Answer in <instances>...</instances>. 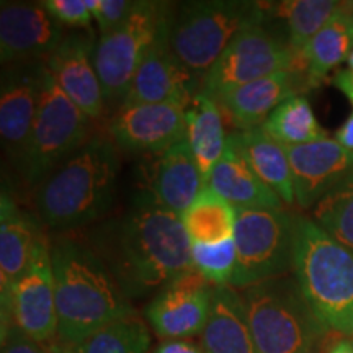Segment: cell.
Returning <instances> with one entry per match:
<instances>
[{
	"mask_svg": "<svg viewBox=\"0 0 353 353\" xmlns=\"http://www.w3.org/2000/svg\"><path fill=\"white\" fill-rule=\"evenodd\" d=\"M95 254L126 296H141L192 270V242L182 216L139 201L95 232Z\"/></svg>",
	"mask_w": 353,
	"mask_h": 353,
	"instance_id": "obj_1",
	"label": "cell"
},
{
	"mask_svg": "<svg viewBox=\"0 0 353 353\" xmlns=\"http://www.w3.org/2000/svg\"><path fill=\"white\" fill-rule=\"evenodd\" d=\"M57 337L79 347L105 325L134 314L107 265L85 242L57 237L51 242Z\"/></svg>",
	"mask_w": 353,
	"mask_h": 353,
	"instance_id": "obj_2",
	"label": "cell"
},
{
	"mask_svg": "<svg viewBox=\"0 0 353 353\" xmlns=\"http://www.w3.org/2000/svg\"><path fill=\"white\" fill-rule=\"evenodd\" d=\"M120 157L107 136H94L39 183V218L56 231L95 223L112 208Z\"/></svg>",
	"mask_w": 353,
	"mask_h": 353,
	"instance_id": "obj_3",
	"label": "cell"
},
{
	"mask_svg": "<svg viewBox=\"0 0 353 353\" xmlns=\"http://www.w3.org/2000/svg\"><path fill=\"white\" fill-rule=\"evenodd\" d=\"M293 270L307 306L325 330L353 337V252L298 218Z\"/></svg>",
	"mask_w": 353,
	"mask_h": 353,
	"instance_id": "obj_4",
	"label": "cell"
},
{
	"mask_svg": "<svg viewBox=\"0 0 353 353\" xmlns=\"http://www.w3.org/2000/svg\"><path fill=\"white\" fill-rule=\"evenodd\" d=\"M262 21L263 8L257 2H187L170 19V48L176 59L203 81L232 39Z\"/></svg>",
	"mask_w": 353,
	"mask_h": 353,
	"instance_id": "obj_5",
	"label": "cell"
},
{
	"mask_svg": "<svg viewBox=\"0 0 353 353\" xmlns=\"http://www.w3.org/2000/svg\"><path fill=\"white\" fill-rule=\"evenodd\" d=\"M242 301L259 353H311L325 330L307 306L298 281L290 278L249 286Z\"/></svg>",
	"mask_w": 353,
	"mask_h": 353,
	"instance_id": "obj_6",
	"label": "cell"
},
{
	"mask_svg": "<svg viewBox=\"0 0 353 353\" xmlns=\"http://www.w3.org/2000/svg\"><path fill=\"white\" fill-rule=\"evenodd\" d=\"M237 265L231 286L245 290L293 268L296 216L283 208H234Z\"/></svg>",
	"mask_w": 353,
	"mask_h": 353,
	"instance_id": "obj_7",
	"label": "cell"
},
{
	"mask_svg": "<svg viewBox=\"0 0 353 353\" xmlns=\"http://www.w3.org/2000/svg\"><path fill=\"white\" fill-rule=\"evenodd\" d=\"M90 118L61 90L46 68L38 113L23 161L25 179L41 183L88 141Z\"/></svg>",
	"mask_w": 353,
	"mask_h": 353,
	"instance_id": "obj_8",
	"label": "cell"
},
{
	"mask_svg": "<svg viewBox=\"0 0 353 353\" xmlns=\"http://www.w3.org/2000/svg\"><path fill=\"white\" fill-rule=\"evenodd\" d=\"M170 19L167 3L138 2L120 26L100 34L95 43L94 65L105 101H123L141 63Z\"/></svg>",
	"mask_w": 353,
	"mask_h": 353,
	"instance_id": "obj_9",
	"label": "cell"
},
{
	"mask_svg": "<svg viewBox=\"0 0 353 353\" xmlns=\"http://www.w3.org/2000/svg\"><path fill=\"white\" fill-rule=\"evenodd\" d=\"M296 56L262 25L237 34L201 81V90L213 99L232 88L272 74L293 70Z\"/></svg>",
	"mask_w": 353,
	"mask_h": 353,
	"instance_id": "obj_10",
	"label": "cell"
},
{
	"mask_svg": "<svg viewBox=\"0 0 353 353\" xmlns=\"http://www.w3.org/2000/svg\"><path fill=\"white\" fill-rule=\"evenodd\" d=\"M12 321L20 330L41 343L57 337V309L51 247L43 239L28 270L2 298V324Z\"/></svg>",
	"mask_w": 353,
	"mask_h": 353,
	"instance_id": "obj_11",
	"label": "cell"
},
{
	"mask_svg": "<svg viewBox=\"0 0 353 353\" xmlns=\"http://www.w3.org/2000/svg\"><path fill=\"white\" fill-rule=\"evenodd\" d=\"M214 286L195 268L174 278L145 307V319L164 341L201 335Z\"/></svg>",
	"mask_w": 353,
	"mask_h": 353,
	"instance_id": "obj_12",
	"label": "cell"
},
{
	"mask_svg": "<svg viewBox=\"0 0 353 353\" xmlns=\"http://www.w3.org/2000/svg\"><path fill=\"white\" fill-rule=\"evenodd\" d=\"M44 61L8 64L0 83V138L8 156L23 165L30 136L38 113Z\"/></svg>",
	"mask_w": 353,
	"mask_h": 353,
	"instance_id": "obj_13",
	"label": "cell"
},
{
	"mask_svg": "<svg viewBox=\"0 0 353 353\" xmlns=\"http://www.w3.org/2000/svg\"><path fill=\"white\" fill-rule=\"evenodd\" d=\"M188 105L185 101L126 105L113 118L110 136L121 151L145 156L164 152L187 139Z\"/></svg>",
	"mask_w": 353,
	"mask_h": 353,
	"instance_id": "obj_14",
	"label": "cell"
},
{
	"mask_svg": "<svg viewBox=\"0 0 353 353\" xmlns=\"http://www.w3.org/2000/svg\"><path fill=\"white\" fill-rule=\"evenodd\" d=\"M64 38V26L41 2H2L0 57L3 64L46 61Z\"/></svg>",
	"mask_w": 353,
	"mask_h": 353,
	"instance_id": "obj_15",
	"label": "cell"
},
{
	"mask_svg": "<svg viewBox=\"0 0 353 353\" xmlns=\"http://www.w3.org/2000/svg\"><path fill=\"white\" fill-rule=\"evenodd\" d=\"M206 187L188 141L149 156L143 176V196L139 201L182 216Z\"/></svg>",
	"mask_w": 353,
	"mask_h": 353,
	"instance_id": "obj_16",
	"label": "cell"
},
{
	"mask_svg": "<svg viewBox=\"0 0 353 353\" xmlns=\"http://www.w3.org/2000/svg\"><path fill=\"white\" fill-rule=\"evenodd\" d=\"M170 23L141 63L132 77L121 107L139 103H165L185 101L190 103L201 90V77L176 59L169 41Z\"/></svg>",
	"mask_w": 353,
	"mask_h": 353,
	"instance_id": "obj_17",
	"label": "cell"
},
{
	"mask_svg": "<svg viewBox=\"0 0 353 353\" xmlns=\"http://www.w3.org/2000/svg\"><path fill=\"white\" fill-rule=\"evenodd\" d=\"M288 154L296 205L307 210L317 205L342 180L353 174V152L335 139L285 148Z\"/></svg>",
	"mask_w": 353,
	"mask_h": 353,
	"instance_id": "obj_18",
	"label": "cell"
},
{
	"mask_svg": "<svg viewBox=\"0 0 353 353\" xmlns=\"http://www.w3.org/2000/svg\"><path fill=\"white\" fill-rule=\"evenodd\" d=\"M92 39L83 34H65L63 43L48 57V70L57 85L90 120L101 117L105 97L94 65Z\"/></svg>",
	"mask_w": 353,
	"mask_h": 353,
	"instance_id": "obj_19",
	"label": "cell"
},
{
	"mask_svg": "<svg viewBox=\"0 0 353 353\" xmlns=\"http://www.w3.org/2000/svg\"><path fill=\"white\" fill-rule=\"evenodd\" d=\"M296 88L293 70H283L232 88L214 100L237 130L249 131L262 126L285 100L296 95Z\"/></svg>",
	"mask_w": 353,
	"mask_h": 353,
	"instance_id": "obj_20",
	"label": "cell"
},
{
	"mask_svg": "<svg viewBox=\"0 0 353 353\" xmlns=\"http://www.w3.org/2000/svg\"><path fill=\"white\" fill-rule=\"evenodd\" d=\"M46 237L39 232L33 218L2 192L0 198V291L10 293L17 280L28 270L38 245Z\"/></svg>",
	"mask_w": 353,
	"mask_h": 353,
	"instance_id": "obj_21",
	"label": "cell"
},
{
	"mask_svg": "<svg viewBox=\"0 0 353 353\" xmlns=\"http://www.w3.org/2000/svg\"><path fill=\"white\" fill-rule=\"evenodd\" d=\"M201 347L205 353H259L242 294L232 286H214Z\"/></svg>",
	"mask_w": 353,
	"mask_h": 353,
	"instance_id": "obj_22",
	"label": "cell"
},
{
	"mask_svg": "<svg viewBox=\"0 0 353 353\" xmlns=\"http://www.w3.org/2000/svg\"><path fill=\"white\" fill-rule=\"evenodd\" d=\"M206 187L234 208H283V201L259 179L229 139L223 157L211 170Z\"/></svg>",
	"mask_w": 353,
	"mask_h": 353,
	"instance_id": "obj_23",
	"label": "cell"
},
{
	"mask_svg": "<svg viewBox=\"0 0 353 353\" xmlns=\"http://www.w3.org/2000/svg\"><path fill=\"white\" fill-rule=\"evenodd\" d=\"M228 139L244 156L259 179L276 193L283 205L296 203L293 174L285 145L270 138L262 128L231 132Z\"/></svg>",
	"mask_w": 353,
	"mask_h": 353,
	"instance_id": "obj_24",
	"label": "cell"
},
{
	"mask_svg": "<svg viewBox=\"0 0 353 353\" xmlns=\"http://www.w3.org/2000/svg\"><path fill=\"white\" fill-rule=\"evenodd\" d=\"M352 50L353 13L341 7L296 57L306 70L307 85L316 87L324 81L330 70L345 63Z\"/></svg>",
	"mask_w": 353,
	"mask_h": 353,
	"instance_id": "obj_25",
	"label": "cell"
},
{
	"mask_svg": "<svg viewBox=\"0 0 353 353\" xmlns=\"http://www.w3.org/2000/svg\"><path fill=\"white\" fill-rule=\"evenodd\" d=\"M185 118H187V141L206 183L211 170L223 157L228 145L223 112L213 97L200 90L190 101Z\"/></svg>",
	"mask_w": 353,
	"mask_h": 353,
	"instance_id": "obj_26",
	"label": "cell"
},
{
	"mask_svg": "<svg viewBox=\"0 0 353 353\" xmlns=\"http://www.w3.org/2000/svg\"><path fill=\"white\" fill-rule=\"evenodd\" d=\"M185 231L192 245H213L234 237L236 210L210 187L182 214Z\"/></svg>",
	"mask_w": 353,
	"mask_h": 353,
	"instance_id": "obj_27",
	"label": "cell"
},
{
	"mask_svg": "<svg viewBox=\"0 0 353 353\" xmlns=\"http://www.w3.org/2000/svg\"><path fill=\"white\" fill-rule=\"evenodd\" d=\"M260 128L285 148L327 139V131L317 123L311 103L303 95L285 100Z\"/></svg>",
	"mask_w": 353,
	"mask_h": 353,
	"instance_id": "obj_28",
	"label": "cell"
},
{
	"mask_svg": "<svg viewBox=\"0 0 353 353\" xmlns=\"http://www.w3.org/2000/svg\"><path fill=\"white\" fill-rule=\"evenodd\" d=\"M339 8L332 0H291L278 6V13L288 25V46L294 56L301 54Z\"/></svg>",
	"mask_w": 353,
	"mask_h": 353,
	"instance_id": "obj_29",
	"label": "cell"
},
{
	"mask_svg": "<svg viewBox=\"0 0 353 353\" xmlns=\"http://www.w3.org/2000/svg\"><path fill=\"white\" fill-rule=\"evenodd\" d=\"M151 334L138 316L130 314L105 325L77 347L79 353H148Z\"/></svg>",
	"mask_w": 353,
	"mask_h": 353,
	"instance_id": "obj_30",
	"label": "cell"
},
{
	"mask_svg": "<svg viewBox=\"0 0 353 353\" xmlns=\"http://www.w3.org/2000/svg\"><path fill=\"white\" fill-rule=\"evenodd\" d=\"M314 223L353 252V174L317 201Z\"/></svg>",
	"mask_w": 353,
	"mask_h": 353,
	"instance_id": "obj_31",
	"label": "cell"
},
{
	"mask_svg": "<svg viewBox=\"0 0 353 353\" xmlns=\"http://www.w3.org/2000/svg\"><path fill=\"white\" fill-rule=\"evenodd\" d=\"M193 267L213 286H231L237 265L234 241L213 245H192Z\"/></svg>",
	"mask_w": 353,
	"mask_h": 353,
	"instance_id": "obj_32",
	"label": "cell"
},
{
	"mask_svg": "<svg viewBox=\"0 0 353 353\" xmlns=\"http://www.w3.org/2000/svg\"><path fill=\"white\" fill-rule=\"evenodd\" d=\"M138 2L130 0H87L100 34L112 32L131 15Z\"/></svg>",
	"mask_w": 353,
	"mask_h": 353,
	"instance_id": "obj_33",
	"label": "cell"
},
{
	"mask_svg": "<svg viewBox=\"0 0 353 353\" xmlns=\"http://www.w3.org/2000/svg\"><path fill=\"white\" fill-rule=\"evenodd\" d=\"M41 6L63 26L90 28L92 21H95L87 0H44Z\"/></svg>",
	"mask_w": 353,
	"mask_h": 353,
	"instance_id": "obj_34",
	"label": "cell"
},
{
	"mask_svg": "<svg viewBox=\"0 0 353 353\" xmlns=\"http://www.w3.org/2000/svg\"><path fill=\"white\" fill-rule=\"evenodd\" d=\"M2 353H48V343L28 337L8 321L2 324Z\"/></svg>",
	"mask_w": 353,
	"mask_h": 353,
	"instance_id": "obj_35",
	"label": "cell"
},
{
	"mask_svg": "<svg viewBox=\"0 0 353 353\" xmlns=\"http://www.w3.org/2000/svg\"><path fill=\"white\" fill-rule=\"evenodd\" d=\"M152 353H205V350L200 343L190 339H175V341L161 342Z\"/></svg>",
	"mask_w": 353,
	"mask_h": 353,
	"instance_id": "obj_36",
	"label": "cell"
},
{
	"mask_svg": "<svg viewBox=\"0 0 353 353\" xmlns=\"http://www.w3.org/2000/svg\"><path fill=\"white\" fill-rule=\"evenodd\" d=\"M335 141H337L341 145H343L347 151L353 152V113L350 114V118H348V120L341 126V130L335 132Z\"/></svg>",
	"mask_w": 353,
	"mask_h": 353,
	"instance_id": "obj_37",
	"label": "cell"
},
{
	"mask_svg": "<svg viewBox=\"0 0 353 353\" xmlns=\"http://www.w3.org/2000/svg\"><path fill=\"white\" fill-rule=\"evenodd\" d=\"M334 83L341 88L343 94L347 95V99L350 100V103L353 105V74L350 70H342V72H339L337 76L334 77Z\"/></svg>",
	"mask_w": 353,
	"mask_h": 353,
	"instance_id": "obj_38",
	"label": "cell"
},
{
	"mask_svg": "<svg viewBox=\"0 0 353 353\" xmlns=\"http://www.w3.org/2000/svg\"><path fill=\"white\" fill-rule=\"evenodd\" d=\"M48 353H79L77 347L69 345V343H64L59 339H54L48 343Z\"/></svg>",
	"mask_w": 353,
	"mask_h": 353,
	"instance_id": "obj_39",
	"label": "cell"
},
{
	"mask_svg": "<svg viewBox=\"0 0 353 353\" xmlns=\"http://www.w3.org/2000/svg\"><path fill=\"white\" fill-rule=\"evenodd\" d=\"M329 353H353V337L337 341L329 348Z\"/></svg>",
	"mask_w": 353,
	"mask_h": 353,
	"instance_id": "obj_40",
	"label": "cell"
},
{
	"mask_svg": "<svg viewBox=\"0 0 353 353\" xmlns=\"http://www.w3.org/2000/svg\"><path fill=\"white\" fill-rule=\"evenodd\" d=\"M347 64H348V70H350V72L353 74V50H352V52H350V56H348Z\"/></svg>",
	"mask_w": 353,
	"mask_h": 353,
	"instance_id": "obj_41",
	"label": "cell"
}]
</instances>
